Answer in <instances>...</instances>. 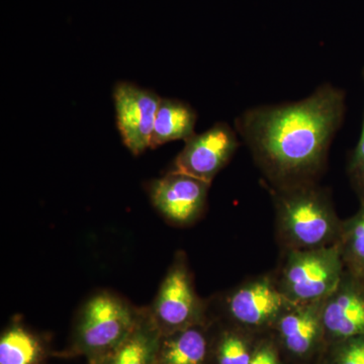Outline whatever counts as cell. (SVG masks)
<instances>
[{
	"mask_svg": "<svg viewBox=\"0 0 364 364\" xmlns=\"http://www.w3.org/2000/svg\"><path fill=\"white\" fill-rule=\"evenodd\" d=\"M345 109L344 91L324 83L298 102L246 109L235 119V130L277 188L314 183Z\"/></svg>",
	"mask_w": 364,
	"mask_h": 364,
	"instance_id": "cell-1",
	"label": "cell"
},
{
	"mask_svg": "<svg viewBox=\"0 0 364 364\" xmlns=\"http://www.w3.org/2000/svg\"><path fill=\"white\" fill-rule=\"evenodd\" d=\"M142 308L111 291L91 294L79 308L71 337V351L88 364L111 353L133 331Z\"/></svg>",
	"mask_w": 364,
	"mask_h": 364,
	"instance_id": "cell-2",
	"label": "cell"
},
{
	"mask_svg": "<svg viewBox=\"0 0 364 364\" xmlns=\"http://www.w3.org/2000/svg\"><path fill=\"white\" fill-rule=\"evenodd\" d=\"M280 231L291 249H315L339 243L338 220L329 196L314 183L277 188Z\"/></svg>",
	"mask_w": 364,
	"mask_h": 364,
	"instance_id": "cell-3",
	"label": "cell"
},
{
	"mask_svg": "<svg viewBox=\"0 0 364 364\" xmlns=\"http://www.w3.org/2000/svg\"><path fill=\"white\" fill-rule=\"evenodd\" d=\"M340 244L315 249H291L279 289L294 305L325 301L343 280Z\"/></svg>",
	"mask_w": 364,
	"mask_h": 364,
	"instance_id": "cell-4",
	"label": "cell"
},
{
	"mask_svg": "<svg viewBox=\"0 0 364 364\" xmlns=\"http://www.w3.org/2000/svg\"><path fill=\"white\" fill-rule=\"evenodd\" d=\"M148 310L162 335L203 323L205 306L183 253L177 254Z\"/></svg>",
	"mask_w": 364,
	"mask_h": 364,
	"instance_id": "cell-5",
	"label": "cell"
},
{
	"mask_svg": "<svg viewBox=\"0 0 364 364\" xmlns=\"http://www.w3.org/2000/svg\"><path fill=\"white\" fill-rule=\"evenodd\" d=\"M210 182L171 170L149 186L151 202L165 221L176 226L193 224L207 205Z\"/></svg>",
	"mask_w": 364,
	"mask_h": 364,
	"instance_id": "cell-6",
	"label": "cell"
},
{
	"mask_svg": "<svg viewBox=\"0 0 364 364\" xmlns=\"http://www.w3.org/2000/svg\"><path fill=\"white\" fill-rule=\"evenodd\" d=\"M238 136L226 123L215 124L200 135L195 134L186 141L173 170L210 183L238 150Z\"/></svg>",
	"mask_w": 364,
	"mask_h": 364,
	"instance_id": "cell-7",
	"label": "cell"
},
{
	"mask_svg": "<svg viewBox=\"0 0 364 364\" xmlns=\"http://www.w3.org/2000/svg\"><path fill=\"white\" fill-rule=\"evenodd\" d=\"M160 98L152 91L128 82L114 90L117 123L124 146L134 155L150 148Z\"/></svg>",
	"mask_w": 364,
	"mask_h": 364,
	"instance_id": "cell-8",
	"label": "cell"
},
{
	"mask_svg": "<svg viewBox=\"0 0 364 364\" xmlns=\"http://www.w3.org/2000/svg\"><path fill=\"white\" fill-rule=\"evenodd\" d=\"M291 305L279 287L267 279L244 284L226 299L230 317L240 324L255 327L277 321Z\"/></svg>",
	"mask_w": 364,
	"mask_h": 364,
	"instance_id": "cell-9",
	"label": "cell"
},
{
	"mask_svg": "<svg viewBox=\"0 0 364 364\" xmlns=\"http://www.w3.org/2000/svg\"><path fill=\"white\" fill-rule=\"evenodd\" d=\"M322 321L326 331L338 338L364 334V296L352 287L338 289L323 301Z\"/></svg>",
	"mask_w": 364,
	"mask_h": 364,
	"instance_id": "cell-10",
	"label": "cell"
},
{
	"mask_svg": "<svg viewBox=\"0 0 364 364\" xmlns=\"http://www.w3.org/2000/svg\"><path fill=\"white\" fill-rule=\"evenodd\" d=\"M323 301L291 304L277 318V324L284 344L296 355H304L313 348L318 338L322 321Z\"/></svg>",
	"mask_w": 364,
	"mask_h": 364,
	"instance_id": "cell-11",
	"label": "cell"
},
{
	"mask_svg": "<svg viewBox=\"0 0 364 364\" xmlns=\"http://www.w3.org/2000/svg\"><path fill=\"white\" fill-rule=\"evenodd\" d=\"M161 332L143 306L133 331L111 353L93 364H157Z\"/></svg>",
	"mask_w": 364,
	"mask_h": 364,
	"instance_id": "cell-12",
	"label": "cell"
},
{
	"mask_svg": "<svg viewBox=\"0 0 364 364\" xmlns=\"http://www.w3.org/2000/svg\"><path fill=\"white\" fill-rule=\"evenodd\" d=\"M203 324L161 335L157 364H205L210 345Z\"/></svg>",
	"mask_w": 364,
	"mask_h": 364,
	"instance_id": "cell-13",
	"label": "cell"
},
{
	"mask_svg": "<svg viewBox=\"0 0 364 364\" xmlns=\"http://www.w3.org/2000/svg\"><path fill=\"white\" fill-rule=\"evenodd\" d=\"M196 112L191 105L178 100L161 98L155 117L150 148L195 135Z\"/></svg>",
	"mask_w": 364,
	"mask_h": 364,
	"instance_id": "cell-14",
	"label": "cell"
},
{
	"mask_svg": "<svg viewBox=\"0 0 364 364\" xmlns=\"http://www.w3.org/2000/svg\"><path fill=\"white\" fill-rule=\"evenodd\" d=\"M46 358L44 341L21 323H13L0 337V364H41Z\"/></svg>",
	"mask_w": 364,
	"mask_h": 364,
	"instance_id": "cell-15",
	"label": "cell"
},
{
	"mask_svg": "<svg viewBox=\"0 0 364 364\" xmlns=\"http://www.w3.org/2000/svg\"><path fill=\"white\" fill-rule=\"evenodd\" d=\"M340 243L342 258L346 257L358 269H364V205L363 210L348 224Z\"/></svg>",
	"mask_w": 364,
	"mask_h": 364,
	"instance_id": "cell-16",
	"label": "cell"
},
{
	"mask_svg": "<svg viewBox=\"0 0 364 364\" xmlns=\"http://www.w3.org/2000/svg\"><path fill=\"white\" fill-rule=\"evenodd\" d=\"M218 364H249L252 354L247 344L238 335L226 333L217 347Z\"/></svg>",
	"mask_w": 364,
	"mask_h": 364,
	"instance_id": "cell-17",
	"label": "cell"
},
{
	"mask_svg": "<svg viewBox=\"0 0 364 364\" xmlns=\"http://www.w3.org/2000/svg\"><path fill=\"white\" fill-rule=\"evenodd\" d=\"M349 173H350L354 186L358 188V193H360L364 202V122L363 132H361L358 146H356L355 150L353 151V154H352L350 164H349Z\"/></svg>",
	"mask_w": 364,
	"mask_h": 364,
	"instance_id": "cell-18",
	"label": "cell"
},
{
	"mask_svg": "<svg viewBox=\"0 0 364 364\" xmlns=\"http://www.w3.org/2000/svg\"><path fill=\"white\" fill-rule=\"evenodd\" d=\"M338 364H364V341L355 340L343 347L338 356Z\"/></svg>",
	"mask_w": 364,
	"mask_h": 364,
	"instance_id": "cell-19",
	"label": "cell"
},
{
	"mask_svg": "<svg viewBox=\"0 0 364 364\" xmlns=\"http://www.w3.org/2000/svg\"><path fill=\"white\" fill-rule=\"evenodd\" d=\"M249 364H279V361L272 347L263 346L252 354Z\"/></svg>",
	"mask_w": 364,
	"mask_h": 364,
	"instance_id": "cell-20",
	"label": "cell"
}]
</instances>
